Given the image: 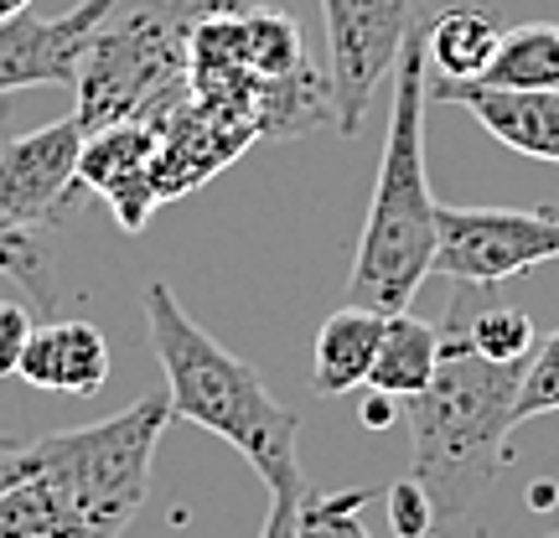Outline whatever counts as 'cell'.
Instances as JSON below:
<instances>
[{
    "mask_svg": "<svg viewBox=\"0 0 559 538\" xmlns=\"http://www.w3.org/2000/svg\"><path fill=\"white\" fill-rule=\"evenodd\" d=\"M16 11H32V0H0V16H16Z\"/></svg>",
    "mask_w": 559,
    "mask_h": 538,
    "instance_id": "25",
    "label": "cell"
},
{
    "mask_svg": "<svg viewBox=\"0 0 559 538\" xmlns=\"http://www.w3.org/2000/svg\"><path fill=\"white\" fill-rule=\"evenodd\" d=\"M32 326H37V321L26 316V306H16V300H0V379H16Z\"/></svg>",
    "mask_w": 559,
    "mask_h": 538,
    "instance_id": "21",
    "label": "cell"
},
{
    "mask_svg": "<svg viewBox=\"0 0 559 538\" xmlns=\"http://www.w3.org/2000/svg\"><path fill=\"white\" fill-rule=\"evenodd\" d=\"M555 538H559V534H555Z\"/></svg>",
    "mask_w": 559,
    "mask_h": 538,
    "instance_id": "27",
    "label": "cell"
},
{
    "mask_svg": "<svg viewBox=\"0 0 559 538\" xmlns=\"http://www.w3.org/2000/svg\"><path fill=\"white\" fill-rule=\"evenodd\" d=\"M166 425H171V399L160 388L99 425H79L37 445H16L11 456L52 481L94 538H124V528L145 507L151 461H156Z\"/></svg>",
    "mask_w": 559,
    "mask_h": 538,
    "instance_id": "4",
    "label": "cell"
},
{
    "mask_svg": "<svg viewBox=\"0 0 559 538\" xmlns=\"http://www.w3.org/2000/svg\"><path fill=\"white\" fill-rule=\"evenodd\" d=\"M5 140H11V104L0 94V145ZM0 275L16 279L41 311L58 306V290H52V275H47V260H41V234L16 228V223H5V218H0Z\"/></svg>",
    "mask_w": 559,
    "mask_h": 538,
    "instance_id": "17",
    "label": "cell"
},
{
    "mask_svg": "<svg viewBox=\"0 0 559 538\" xmlns=\"http://www.w3.org/2000/svg\"><path fill=\"white\" fill-rule=\"evenodd\" d=\"M145 332L166 373V399H171V419H187L207 435L228 440L239 451L270 492L285 487H306L300 471V415L264 388L260 368H249L243 358H234L213 332H202L198 321L187 316V306L177 300L171 285L151 279L145 296Z\"/></svg>",
    "mask_w": 559,
    "mask_h": 538,
    "instance_id": "2",
    "label": "cell"
},
{
    "mask_svg": "<svg viewBox=\"0 0 559 538\" xmlns=\"http://www.w3.org/2000/svg\"><path fill=\"white\" fill-rule=\"evenodd\" d=\"M425 109H430V62H425V26H415L394 62V109L383 130L358 260L347 275V300L373 306L383 316L409 311L419 285L436 275L440 202L430 198V166H425Z\"/></svg>",
    "mask_w": 559,
    "mask_h": 538,
    "instance_id": "3",
    "label": "cell"
},
{
    "mask_svg": "<svg viewBox=\"0 0 559 538\" xmlns=\"http://www.w3.org/2000/svg\"><path fill=\"white\" fill-rule=\"evenodd\" d=\"M115 0H79L62 16L16 11L0 16V94L16 88H79V68L94 26L109 16Z\"/></svg>",
    "mask_w": 559,
    "mask_h": 538,
    "instance_id": "9",
    "label": "cell"
},
{
    "mask_svg": "<svg viewBox=\"0 0 559 538\" xmlns=\"http://www.w3.org/2000/svg\"><path fill=\"white\" fill-rule=\"evenodd\" d=\"M16 379H26L41 394L88 399L109 383V342L94 321H41L26 337Z\"/></svg>",
    "mask_w": 559,
    "mask_h": 538,
    "instance_id": "12",
    "label": "cell"
},
{
    "mask_svg": "<svg viewBox=\"0 0 559 538\" xmlns=\"http://www.w3.org/2000/svg\"><path fill=\"white\" fill-rule=\"evenodd\" d=\"M519 362L477 358L451 321H440V362L436 379L415 399L400 404L409 440H415V471L436 507V528L477 523L492 502V487L513 461V399H519Z\"/></svg>",
    "mask_w": 559,
    "mask_h": 538,
    "instance_id": "1",
    "label": "cell"
},
{
    "mask_svg": "<svg viewBox=\"0 0 559 538\" xmlns=\"http://www.w3.org/2000/svg\"><path fill=\"white\" fill-rule=\"evenodd\" d=\"M534 507H555V487H549V481L534 487Z\"/></svg>",
    "mask_w": 559,
    "mask_h": 538,
    "instance_id": "24",
    "label": "cell"
},
{
    "mask_svg": "<svg viewBox=\"0 0 559 538\" xmlns=\"http://www.w3.org/2000/svg\"><path fill=\"white\" fill-rule=\"evenodd\" d=\"M83 140L88 130L79 124V115L5 140L0 145V218L32 234L73 218V207L83 202Z\"/></svg>",
    "mask_w": 559,
    "mask_h": 538,
    "instance_id": "8",
    "label": "cell"
},
{
    "mask_svg": "<svg viewBox=\"0 0 559 538\" xmlns=\"http://www.w3.org/2000/svg\"><path fill=\"white\" fill-rule=\"evenodd\" d=\"M383 502H389V528L394 538H430L436 534V507L425 498V487L415 477L383 487Z\"/></svg>",
    "mask_w": 559,
    "mask_h": 538,
    "instance_id": "20",
    "label": "cell"
},
{
    "mask_svg": "<svg viewBox=\"0 0 559 538\" xmlns=\"http://www.w3.org/2000/svg\"><path fill=\"white\" fill-rule=\"evenodd\" d=\"M192 0H115L94 26L79 68V124L94 135L104 124L156 120L181 99L187 83Z\"/></svg>",
    "mask_w": 559,
    "mask_h": 538,
    "instance_id": "5",
    "label": "cell"
},
{
    "mask_svg": "<svg viewBox=\"0 0 559 538\" xmlns=\"http://www.w3.org/2000/svg\"><path fill=\"white\" fill-rule=\"evenodd\" d=\"M559 409V332L544 347H534V358L523 362V379H519V399H513V415L523 419H539Z\"/></svg>",
    "mask_w": 559,
    "mask_h": 538,
    "instance_id": "19",
    "label": "cell"
},
{
    "mask_svg": "<svg viewBox=\"0 0 559 538\" xmlns=\"http://www.w3.org/2000/svg\"><path fill=\"white\" fill-rule=\"evenodd\" d=\"M394 419H400V399H394V394L373 388V394L362 399V425H368V430H389Z\"/></svg>",
    "mask_w": 559,
    "mask_h": 538,
    "instance_id": "23",
    "label": "cell"
},
{
    "mask_svg": "<svg viewBox=\"0 0 559 538\" xmlns=\"http://www.w3.org/2000/svg\"><path fill=\"white\" fill-rule=\"evenodd\" d=\"M383 321H389L383 311L358 306V300H347L342 311L321 321L317 347H311V388L321 399H337V394H353L368 383L373 358H379Z\"/></svg>",
    "mask_w": 559,
    "mask_h": 538,
    "instance_id": "13",
    "label": "cell"
},
{
    "mask_svg": "<svg viewBox=\"0 0 559 538\" xmlns=\"http://www.w3.org/2000/svg\"><path fill=\"white\" fill-rule=\"evenodd\" d=\"M559 260V213L544 207H440L436 275L456 285H502Z\"/></svg>",
    "mask_w": 559,
    "mask_h": 538,
    "instance_id": "7",
    "label": "cell"
},
{
    "mask_svg": "<svg viewBox=\"0 0 559 538\" xmlns=\"http://www.w3.org/2000/svg\"><path fill=\"white\" fill-rule=\"evenodd\" d=\"M321 16L332 52V124L342 135H358L379 83L400 62V47L430 16L425 0H321Z\"/></svg>",
    "mask_w": 559,
    "mask_h": 538,
    "instance_id": "6",
    "label": "cell"
},
{
    "mask_svg": "<svg viewBox=\"0 0 559 538\" xmlns=\"http://www.w3.org/2000/svg\"><path fill=\"white\" fill-rule=\"evenodd\" d=\"M383 498V487H347V492H300L296 502V534L290 538H368L362 507Z\"/></svg>",
    "mask_w": 559,
    "mask_h": 538,
    "instance_id": "18",
    "label": "cell"
},
{
    "mask_svg": "<svg viewBox=\"0 0 559 538\" xmlns=\"http://www.w3.org/2000/svg\"><path fill=\"white\" fill-rule=\"evenodd\" d=\"M11 451H16V440H11V435H0V456H11Z\"/></svg>",
    "mask_w": 559,
    "mask_h": 538,
    "instance_id": "26",
    "label": "cell"
},
{
    "mask_svg": "<svg viewBox=\"0 0 559 538\" xmlns=\"http://www.w3.org/2000/svg\"><path fill=\"white\" fill-rule=\"evenodd\" d=\"M440 362V326L436 321H419L409 311H394L383 321L379 337V358H373V373H368V388H383L394 399H415L425 383L436 379Z\"/></svg>",
    "mask_w": 559,
    "mask_h": 538,
    "instance_id": "14",
    "label": "cell"
},
{
    "mask_svg": "<svg viewBox=\"0 0 559 538\" xmlns=\"http://www.w3.org/2000/svg\"><path fill=\"white\" fill-rule=\"evenodd\" d=\"M306 487H285V492H270V518H264L260 538H290L296 534V502Z\"/></svg>",
    "mask_w": 559,
    "mask_h": 538,
    "instance_id": "22",
    "label": "cell"
},
{
    "mask_svg": "<svg viewBox=\"0 0 559 538\" xmlns=\"http://www.w3.org/2000/svg\"><path fill=\"white\" fill-rule=\"evenodd\" d=\"M487 88H559V21H523L498 37V52L481 68Z\"/></svg>",
    "mask_w": 559,
    "mask_h": 538,
    "instance_id": "16",
    "label": "cell"
},
{
    "mask_svg": "<svg viewBox=\"0 0 559 538\" xmlns=\"http://www.w3.org/2000/svg\"><path fill=\"white\" fill-rule=\"evenodd\" d=\"M430 104H456L508 151L559 166V88H487V83H430Z\"/></svg>",
    "mask_w": 559,
    "mask_h": 538,
    "instance_id": "11",
    "label": "cell"
},
{
    "mask_svg": "<svg viewBox=\"0 0 559 538\" xmlns=\"http://www.w3.org/2000/svg\"><path fill=\"white\" fill-rule=\"evenodd\" d=\"M156 120H124V124H104L83 140V160H79V187L83 192H99L124 234H140L151 207L160 202L156 192Z\"/></svg>",
    "mask_w": 559,
    "mask_h": 538,
    "instance_id": "10",
    "label": "cell"
},
{
    "mask_svg": "<svg viewBox=\"0 0 559 538\" xmlns=\"http://www.w3.org/2000/svg\"><path fill=\"white\" fill-rule=\"evenodd\" d=\"M498 37L502 26L481 5H451V11L425 21V62H430L436 79H481V68L498 52Z\"/></svg>",
    "mask_w": 559,
    "mask_h": 538,
    "instance_id": "15",
    "label": "cell"
}]
</instances>
